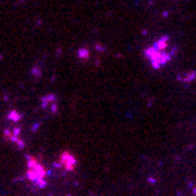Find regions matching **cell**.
Listing matches in <instances>:
<instances>
[{
    "instance_id": "6da1fadb",
    "label": "cell",
    "mask_w": 196,
    "mask_h": 196,
    "mask_svg": "<svg viewBox=\"0 0 196 196\" xmlns=\"http://www.w3.org/2000/svg\"><path fill=\"white\" fill-rule=\"evenodd\" d=\"M28 162V167H26V177L31 183H34L36 186L43 188L46 186V177H48V170L44 169V165H41L38 162L36 157L33 155H28L26 159Z\"/></svg>"
},
{
    "instance_id": "7a4b0ae2",
    "label": "cell",
    "mask_w": 196,
    "mask_h": 196,
    "mask_svg": "<svg viewBox=\"0 0 196 196\" xmlns=\"http://www.w3.org/2000/svg\"><path fill=\"white\" fill-rule=\"evenodd\" d=\"M57 165L62 167L65 172H72L74 169H75V157L71 155L69 152H64V154L61 155V159H59Z\"/></svg>"
},
{
    "instance_id": "3957f363",
    "label": "cell",
    "mask_w": 196,
    "mask_h": 196,
    "mask_svg": "<svg viewBox=\"0 0 196 196\" xmlns=\"http://www.w3.org/2000/svg\"><path fill=\"white\" fill-rule=\"evenodd\" d=\"M20 118H22V116H20V114L16 113V111H12V113L8 114V120H10V121H18Z\"/></svg>"
}]
</instances>
